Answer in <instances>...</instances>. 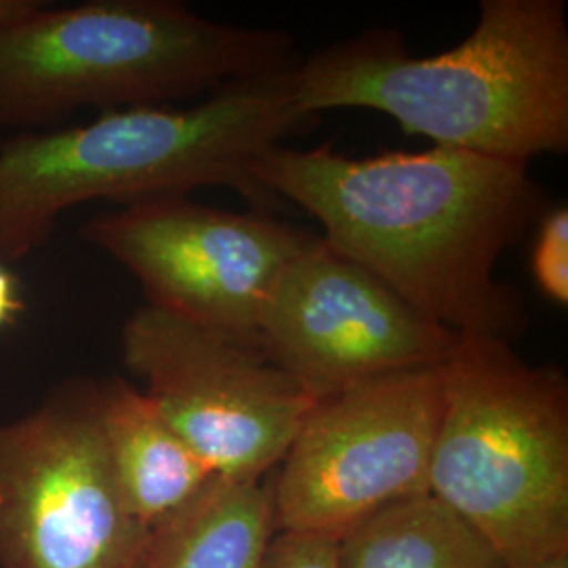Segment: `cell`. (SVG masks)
Listing matches in <instances>:
<instances>
[{
  "label": "cell",
  "mask_w": 568,
  "mask_h": 568,
  "mask_svg": "<svg viewBox=\"0 0 568 568\" xmlns=\"http://www.w3.org/2000/svg\"><path fill=\"white\" fill-rule=\"evenodd\" d=\"M337 568H508L497 549L434 495L387 506L345 530Z\"/></svg>",
  "instance_id": "13"
},
{
  "label": "cell",
  "mask_w": 568,
  "mask_h": 568,
  "mask_svg": "<svg viewBox=\"0 0 568 568\" xmlns=\"http://www.w3.org/2000/svg\"><path fill=\"white\" fill-rule=\"evenodd\" d=\"M293 63L284 32L206 20L175 0L41 2L0 26V129L169 105Z\"/></svg>",
  "instance_id": "4"
},
{
  "label": "cell",
  "mask_w": 568,
  "mask_h": 568,
  "mask_svg": "<svg viewBox=\"0 0 568 568\" xmlns=\"http://www.w3.org/2000/svg\"><path fill=\"white\" fill-rule=\"evenodd\" d=\"M150 535L110 469L100 384L0 424V568H142Z\"/></svg>",
  "instance_id": "6"
},
{
  "label": "cell",
  "mask_w": 568,
  "mask_h": 568,
  "mask_svg": "<svg viewBox=\"0 0 568 568\" xmlns=\"http://www.w3.org/2000/svg\"><path fill=\"white\" fill-rule=\"evenodd\" d=\"M537 230L532 248V278L554 304H568V209L548 211Z\"/></svg>",
  "instance_id": "14"
},
{
  "label": "cell",
  "mask_w": 568,
  "mask_h": 568,
  "mask_svg": "<svg viewBox=\"0 0 568 568\" xmlns=\"http://www.w3.org/2000/svg\"><path fill=\"white\" fill-rule=\"evenodd\" d=\"M122 363L213 476L262 480L318 398L255 344L152 305L121 328Z\"/></svg>",
  "instance_id": "7"
},
{
  "label": "cell",
  "mask_w": 568,
  "mask_h": 568,
  "mask_svg": "<svg viewBox=\"0 0 568 568\" xmlns=\"http://www.w3.org/2000/svg\"><path fill=\"white\" fill-rule=\"evenodd\" d=\"M253 180L302 206L328 246L429 321L504 342L527 331V307L495 267L548 213L528 164L438 145L371 159L276 145Z\"/></svg>",
  "instance_id": "1"
},
{
  "label": "cell",
  "mask_w": 568,
  "mask_h": 568,
  "mask_svg": "<svg viewBox=\"0 0 568 568\" xmlns=\"http://www.w3.org/2000/svg\"><path fill=\"white\" fill-rule=\"evenodd\" d=\"M527 568H568V554H565V556H558V558L548 560V562H541V565H535V567Z\"/></svg>",
  "instance_id": "18"
},
{
  "label": "cell",
  "mask_w": 568,
  "mask_h": 568,
  "mask_svg": "<svg viewBox=\"0 0 568 568\" xmlns=\"http://www.w3.org/2000/svg\"><path fill=\"white\" fill-rule=\"evenodd\" d=\"M337 541L318 532L276 530L260 568H337Z\"/></svg>",
  "instance_id": "15"
},
{
  "label": "cell",
  "mask_w": 568,
  "mask_h": 568,
  "mask_svg": "<svg viewBox=\"0 0 568 568\" xmlns=\"http://www.w3.org/2000/svg\"><path fill=\"white\" fill-rule=\"evenodd\" d=\"M438 368L368 379L321 398L270 485L278 530L339 539L375 511L429 495Z\"/></svg>",
  "instance_id": "8"
},
{
  "label": "cell",
  "mask_w": 568,
  "mask_h": 568,
  "mask_svg": "<svg viewBox=\"0 0 568 568\" xmlns=\"http://www.w3.org/2000/svg\"><path fill=\"white\" fill-rule=\"evenodd\" d=\"M297 63L227 82L190 108L112 110L0 140V264L28 260L63 213L93 201L122 206L227 185L265 203L253 164L310 121L293 95Z\"/></svg>",
  "instance_id": "3"
},
{
  "label": "cell",
  "mask_w": 568,
  "mask_h": 568,
  "mask_svg": "<svg viewBox=\"0 0 568 568\" xmlns=\"http://www.w3.org/2000/svg\"><path fill=\"white\" fill-rule=\"evenodd\" d=\"M457 337L316 236L276 284L257 347L321 400L368 379L438 368Z\"/></svg>",
  "instance_id": "10"
},
{
  "label": "cell",
  "mask_w": 568,
  "mask_h": 568,
  "mask_svg": "<svg viewBox=\"0 0 568 568\" xmlns=\"http://www.w3.org/2000/svg\"><path fill=\"white\" fill-rule=\"evenodd\" d=\"M100 424L122 501L148 528L190 504L213 478L142 389L124 379L100 384Z\"/></svg>",
  "instance_id": "11"
},
{
  "label": "cell",
  "mask_w": 568,
  "mask_h": 568,
  "mask_svg": "<svg viewBox=\"0 0 568 568\" xmlns=\"http://www.w3.org/2000/svg\"><path fill=\"white\" fill-rule=\"evenodd\" d=\"M81 236L135 276L145 305L255 345L284 270L316 239L187 196L122 204L91 217Z\"/></svg>",
  "instance_id": "9"
},
{
  "label": "cell",
  "mask_w": 568,
  "mask_h": 568,
  "mask_svg": "<svg viewBox=\"0 0 568 568\" xmlns=\"http://www.w3.org/2000/svg\"><path fill=\"white\" fill-rule=\"evenodd\" d=\"M26 310L20 281L11 265L0 264V331L16 325Z\"/></svg>",
  "instance_id": "16"
},
{
  "label": "cell",
  "mask_w": 568,
  "mask_h": 568,
  "mask_svg": "<svg viewBox=\"0 0 568 568\" xmlns=\"http://www.w3.org/2000/svg\"><path fill=\"white\" fill-rule=\"evenodd\" d=\"M39 4V0H0V26L18 20Z\"/></svg>",
  "instance_id": "17"
},
{
  "label": "cell",
  "mask_w": 568,
  "mask_h": 568,
  "mask_svg": "<svg viewBox=\"0 0 568 568\" xmlns=\"http://www.w3.org/2000/svg\"><path fill=\"white\" fill-rule=\"evenodd\" d=\"M276 530L270 485L213 476L152 528L142 568H260Z\"/></svg>",
  "instance_id": "12"
},
{
  "label": "cell",
  "mask_w": 568,
  "mask_h": 568,
  "mask_svg": "<svg viewBox=\"0 0 568 568\" xmlns=\"http://www.w3.org/2000/svg\"><path fill=\"white\" fill-rule=\"evenodd\" d=\"M307 119L375 110L438 148L528 164L568 150V23L560 0H483L469 37L413 55L398 32L373 28L293 72Z\"/></svg>",
  "instance_id": "2"
},
{
  "label": "cell",
  "mask_w": 568,
  "mask_h": 568,
  "mask_svg": "<svg viewBox=\"0 0 568 568\" xmlns=\"http://www.w3.org/2000/svg\"><path fill=\"white\" fill-rule=\"evenodd\" d=\"M438 373L429 495L476 528L508 568L568 554L565 373L530 365L487 335H459Z\"/></svg>",
  "instance_id": "5"
}]
</instances>
